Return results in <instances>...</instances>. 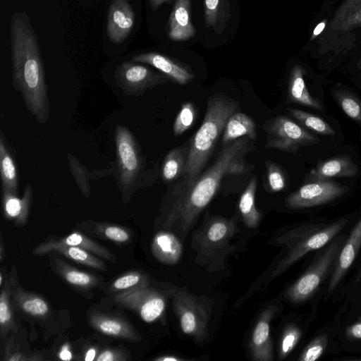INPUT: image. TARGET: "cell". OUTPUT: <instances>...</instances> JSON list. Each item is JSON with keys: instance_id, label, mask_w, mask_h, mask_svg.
Segmentation results:
<instances>
[{"instance_id": "cell-35", "label": "cell", "mask_w": 361, "mask_h": 361, "mask_svg": "<svg viewBox=\"0 0 361 361\" xmlns=\"http://www.w3.org/2000/svg\"><path fill=\"white\" fill-rule=\"evenodd\" d=\"M301 336L300 329L290 324L286 327L281 337L279 345V357L280 359L286 357L297 345Z\"/></svg>"}, {"instance_id": "cell-48", "label": "cell", "mask_w": 361, "mask_h": 361, "mask_svg": "<svg viewBox=\"0 0 361 361\" xmlns=\"http://www.w3.org/2000/svg\"><path fill=\"white\" fill-rule=\"evenodd\" d=\"M171 0H149L150 6L153 10L158 8L161 5L165 2L170 1Z\"/></svg>"}, {"instance_id": "cell-28", "label": "cell", "mask_w": 361, "mask_h": 361, "mask_svg": "<svg viewBox=\"0 0 361 361\" xmlns=\"http://www.w3.org/2000/svg\"><path fill=\"white\" fill-rule=\"evenodd\" d=\"M288 110L302 126L324 135H335V130L322 118L297 109H288Z\"/></svg>"}, {"instance_id": "cell-52", "label": "cell", "mask_w": 361, "mask_h": 361, "mask_svg": "<svg viewBox=\"0 0 361 361\" xmlns=\"http://www.w3.org/2000/svg\"><path fill=\"white\" fill-rule=\"evenodd\" d=\"M2 274L0 275V284L1 285L2 284V282H3V280H2Z\"/></svg>"}, {"instance_id": "cell-19", "label": "cell", "mask_w": 361, "mask_h": 361, "mask_svg": "<svg viewBox=\"0 0 361 361\" xmlns=\"http://www.w3.org/2000/svg\"><path fill=\"white\" fill-rule=\"evenodd\" d=\"M51 251H56L72 260L95 269H105L104 264L87 250L77 246L62 245L56 240H49L41 244L34 250L33 253L42 255Z\"/></svg>"}, {"instance_id": "cell-20", "label": "cell", "mask_w": 361, "mask_h": 361, "mask_svg": "<svg viewBox=\"0 0 361 361\" xmlns=\"http://www.w3.org/2000/svg\"><path fill=\"white\" fill-rule=\"evenodd\" d=\"M305 73V69L300 65L293 67L290 74L287 101L322 110V105L320 101L312 97L306 87Z\"/></svg>"}, {"instance_id": "cell-36", "label": "cell", "mask_w": 361, "mask_h": 361, "mask_svg": "<svg viewBox=\"0 0 361 361\" xmlns=\"http://www.w3.org/2000/svg\"><path fill=\"white\" fill-rule=\"evenodd\" d=\"M19 304L24 312L33 316H43L49 311L47 303L37 296H20Z\"/></svg>"}, {"instance_id": "cell-4", "label": "cell", "mask_w": 361, "mask_h": 361, "mask_svg": "<svg viewBox=\"0 0 361 361\" xmlns=\"http://www.w3.org/2000/svg\"><path fill=\"white\" fill-rule=\"evenodd\" d=\"M345 240V238L343 236L332 240L305 272L287 289L286 296L290 302H304L316 292L328 272L335 265Z\"/></svg>"}, {"instance_id": "cell-49", "label": "cell", "mask_w": 361, "mask_h": 361, "mask_svg": "<svg viewBox=\"0 0 361 361\" xmlns=\"http://www.w3.org/2000/svg\"><path fill=\"white\" fill-rule=\"evenodd\" d=\"M156 360H159V361H180V360H183V359L180 358L178 357H176L174 355H172V356L168 355V356L159 357V358L156 359Z\"/></svg>"}, {"instance_id": "cell-16", "label": "cell", "mask_w": 361, "mask_h": 361, "mask_svg": "<svg viewBox=\"0 0 361 361\" xmlns=\"http://www.w3.org/2000/svg\"><path fill=\"white\" fill-rule=\"evenodd\" d=\"M131 61L149 64L180 85H185L194 78L193 74L188 69L159 53L140 54L133 56Z\"/></svg>"}, {"instance_id": "cell-15", "label": "cell", "mask_w": 361, "mask_h": 361, "mask_svg": "<svg viewBox=\"0 0 361 361\" xmlns=\"http://www.w3.org/2000/svg\"><path fill=\"white\" fill-rule=\"evenodd\" d=\"M361 246V219L345 239L338 253L333 274L329 280L328 293H331L352 265Z\"/></svg>"}, {"instance_id": "cell-46", "label": "cell", "mask_w": 361, "mask_h": 361, "mask_svg": "<svg viewBox=\"0 0 361 361\" xmlns=\"http://www.w3.org/2000/svg\"><path fill=\"white\" fill-rule=\"evenodd\" d=\"M59 357L63 360H71L72 359V355L71 351L69 350L68 345H65L63 346L59 355Z\"/></svg>"}, {"instance_id": "cell-31", "label": "cell", "mask_w": 361, "mask_h": 361, "mask_svg": "<svg viewBox=\"0 0 361 361\" xmlns=\"http://www.w3.org/2000/svg\"><path fill=\"white\" fill-rule=\"evenodd\" d=\"M196 117V109L190 102H185L178 113L173 123V133L180 135L193 125Z\"/></svg>"}, {"instance_id": "cell-23", "label": "cell", "mask_w": 361, "mask_h": 361, "mask_svg": "<svg viewBox=\"0 0 361 361\" xmlns=\"http://www.w3.org/2000/svg\"><path fill=\"white\" fill-rule=\"evenodd\" d=\"M0 173L2 190L18 195L17 168L12 155L8 150L2 131L0 134Z\"/></svg>"}, {"instance_id": "cell-42", "label": "cell", "mask_w": 361, "mask_h": 361, "mask_svg": "<svg viewBox=\"0 0 361 361\" xmlns=\"http://www.w3.org/2000/svg\"><path fill=\"white\" fill-rule=\"evenodd\" d=\"M361 27V4L350 13L335 30L349 31Z\"/></svg>"}, {"instance_id": "cell-24", "label": "cell", "mask_w": 361, "mask_h": 361, "mask_svg": "<svg viewBox=\"0 0 361 361\" xmlns=\"http://www.w3.org/2000/svg\"><path fill=\"white\" fill-rule=\"evenodd\" d=\"M257 178L253 175L242 193L238 208L244 224L249 228H255L260 221L261 214L255 206V193Z\"/></svg>"}, {"instance_id": "cell-45", "label": "cell", "mask_w": 361, "mask_h": 361, "mask_svg": "<svg viewBox=\"0 0 361 361\" xmlns=\"http://www.w3.org/2000/svg\"><path fill=\"white\" fill-rule=\"evenodd\" d=\"M119 360L117 355L111 350H105L97 358V361H113Z\"/></svg>"}, {"instance_id": "cell-3", "label": "cell", "mask_w": 361, "mask_h": 361, "mask_svg": "<svg viewBox=\"0 0 361 361\" xmlns=\"http://www.w3.org/2000/svg\"><path fill=\"white\" fill-rule=\"evenodd\" d=\"M237 106L238 103L225 94H214L208 98L204 120L188 148L183 189L191 186L200 175L228 119Z\"/></svg>"}, {"instance_id": "cell-11", "label": "cell", "mask_w": 361, "mask_h": 361, "mask_svg": "<svg viewBox=\"0 0 361 361\" xmlns=\"http://www.w3.org/2000/svg\"><path fill=\"white\" fill-rule=\"evenodd\" d=\"M147 286L128 289L118 294L115 300L136 311L145 322L150 323L161 316L165 310L166 300L162 294Z\"/></svg>"}, {"instance_id": "cell-53", "label": "cell", "mask_w": 361, "mask_h": 361, "mask_svg": "<svg viewBox=\"0 0 361 361\" xmlns=\"http://www.w3.org/2000/svg\"><path fill=\"white\" fill-rule=\"evenodd\" d=\"M358 68L360 69H361V59L360 60V61L358 62V65H357Z\"/></svg>"}, {"instance_id": "cell-41", "label": "cell", "mask_w": 361, "mask_h": 361, "mask_svg": "<svg viewBox=\"0 0 361 361\" xmlns=\"http://www.w3.org/2000/svg\"><path fill=\"white\" fill-rule=\"evenodd\" d=\"M13 317L8 300V290L4 289L0 298V324L1 331H6L13 326Z\"/></svg>"}, {"instance_id": "cell-29", "label": "cell", "mask_w": 361, "mask_h": 361, "mask_svg": "<svg viewBox=\"0 0 361 361\" xmlns=\"http://www.w3.org/2000/svg\"><path fill=\"white\" fill-rule=\"evenodd\" d=\"M334 97L344 113L358 123L361 128V100L345 90H336Z\"/></svg>"}, {"instance_id": "cell-33", "label": "cell", "mask_w": 361, "mask_h": 361, "mask_svg": "<svg viewBox=\"0 0 361 361\" xmlns=\"http://www.w3.org/2000/svg\"><path fill=\"white\" fill-rule=\"evenodd\" d=\"M267 182L272 192L283 190L286 186V176L282 169L271 160L265 161Z\"/></svg>"}, {"instance_id": "cell-50", "label": "cell", "mask_w": 361, "mask_h": 361, "mask_svg": "<svg viewBox=\"0 0 361 361\" xmlns=\"http://www.w3.org/2000/svg\"><path fill=\"white\" fill-rule=\"evenodd\" d=\"M95 355H96V351L94 348L89 349L86 353L85 360L92 361L95 357Z\"/></svg>"}, {"instance_id": "cell-30", "label": "cell", "mask_w": 361, "mask_h": 361, "mask_svg": "<svg viewBox=\"0 0 361 361\" xmlns=\"http://www.w3.org/2000/svg\"><path fill=\"white\" fill-rule=\"evenodd\" d=\"M56 242L62 245L82 247L105 259L112 260L113 258L111 253L107 249L80 233H72L61 240H56Z\"/></svg>"}, {"instance_id": "cell-5", "label": "cell", "mask_w": 361, "mask_h": 361, "mask_svg": "<svg viewBox=\"0 0 361 361\" xmlns=\"http://www.w3.org/2000/svg\"><path fill=\"white\" fill-rule=\"evenodd\" d=\"M266 133L265 147L295 154L298 149L319 142L320 140L285 116L267 121L262 126Z\"/></svg>"}, {"instance_id": "cell-14", "label": "cell", "mask_w": 361, "mask_h": 361, "mask_svg": "<svg viewBox=\"0 0 361 361\" xmlns=\"http://www.w3.org/2000/svg\"><path fill=\"white\" fill-rule=\"evenodd\" d=\"M277 310L276 306L267 307L260 314L255 325L249 342L250 353L254 360L270 361L273 360L270 323Z\"/></svg>"}, {"instance_id": "cell-1", "label": "cell", "mask_w": 361, "mask_h": 361, "mask_svg": "<svg viewBox=\"0 0 361 361\" xmlns=\"http://www.w3.org/2000/svg\"><path fill=\"white\" fill-rule=\"evenodd\" d=\"M13 85L37 122L46 123L50 105L41 51L25 12H14L10 27Z\"/></svg>"}, {"instance_id": "cell-17", "label": "cell", "mask_w": 361, "mask_h": 361, "mask_svg": "<svg viewBox=\"0 0 361 361\" xmlns=\"http://www.w3.org/2000/svg\"><path fill=\"white\" fill-rule=\"evenodd\" d=\"M358 171V166L349 157L341 156L319 164L310 171L307 180L312 182L337 177L350 178L355 176Z\"/></svg>"}, {"instance_id": "cell-8", "label": "cell", "mask_w": 361, "mask_h": 361, "mask_svg": "<svg viewBox=\"0 0 361 361\" xmlns=\"http://www.w3.org/2000/svg\"><path fill=\"white\" fill-rule=\"evenodd\" d=\"M118 86L123 93L140 96L147 90L169 81L164 74L134 61H125L118 66L114 73Z\"/></svg>"}, {"instance_id": "cell-25", "label": "cell", "mask_w": 361, "mask_h": 361, "mask_svg": "<svg viewBox=\"0 0 361 361\" xmlns=\"http://www.w3.org/2000/svg\"><path fill=\"white\" fill-rule=\"evenodd\" d=\"M32 197V188L29 183L25 188L23 197L16 194L3 191V207L6 216L23 221L26 219Z\"/></svg>"}, {"instance_id": "cell-9", "label": "cell", "mask_w": 361, "mask_h": 361, "mask_svg": "<svg viewBox=\"0 0 361 361\" xmlns=\"http://www.w3.org/2000/svg\"><path fill=\"white\" fill-rule=\"evenodd\" d=\"M346 223L347 219H341L300 238L289 248L286 256L272 271L271 276H278L309 252L325 246L336 236Z\"/></svg>"}, {"instance_id": "cell-7", "label": "cell", "mask_w": 361, "mask_h": 361, "mask_svg": "<svg viewBox=\"0 0 361 361\" xmlns=\"http://www.w3.org/2000/svg\"><path fill=\"white\" fill-rule=\"evenodd\" d=\"M115 143L118 167V183L123 190H130L142 167L141 152L136 139L125 126L115 129Z\"/></svg>"}, {"instance_id": "cell-43", "label": "cell", "mask_w": 361, "mask_h": 361, "mask_svg": "<svg viewBox=\"0 0 361 361\" xmlns=\"http://www.w3.org/2000/svg\"><path fill=\"white\" fill-rule=\"evenodd\" d=\"M104 232L106 238L116 242H125L129 238L128 233L118 226H107Z\"/></svg>"}, {"instance_id": "cell-22", "label": "cell", "mask_w": 361, "mask_h": 361, "mask_svg": "<svg viewBox=\"0 0 361 361\" xmlns=\"http://www.w3.org/2000/svg\"><path fill=\"white\" fill-rule=\"evenodd\" d=\"M247 136L251 140L257 137L254 121L244 113H233L228 119L222 137V142L228 144L240 137Z\"/></svg>"}, {"instance_id": "cell-37", "label": "cell", "mask_w": 361, "mask_h": 361, "mask_svg": "<svg viewBox=\"0 0 361 361\" xmlns=\"http://www.w3.org/2000/svg\"><path fill=\"white\" fill-rule=\"evenodd\" d=\"M326 344V336L325 334L318 336L304 348L298 360L300 361L317 360L323 354Z\"/></svg>"}, {"instance_id": "cell-51", "label": "cell", "mask_w": 361, "mask_h": 361, "mask_svg": "<svg viewBox=\"0 0 361 361\" xmlns=\"http://www.w3.org/2000/svg\"><path fill=\"white\" fill-rule=\"evenodd\" d=\"M360 279H361V267H360V269L359 270V272H358V274L357 276V280L356 281H359L360 280Z\"/></svg>"}, {"instance_id": "cell-12", "label": "cell", "mask_w": 361, "mask_h": 361, "mask_svg": "<svg viewBox=\"0 0 361 361\" xmlns=\"http://www.w3.org/2000/svg\"><path fill=\"white\" fill-rule=\"evenodd\" d=\"M235 224L233 219L212 216L204 221L202 227L194 233L192 243L202 253L209 254L223 247L233 237Z\"/></svg>"}, {"instance_id": "cell-27", "label": "cell", "mask_w": 361, "mask_h": 361, "mask_svg": "<svg viewBox=\"0 0 361 361\" xmlns=\"http://www.w3.org/2000/svg\"><path fill=\"white\" fill-rule=\"evenodd\" d=\"M91 324L99 331L107 335L136 338L131 329L125 322L117 319L95 315L91 319Z\"/></svg>"}, {"instance_id": "cell-38", "label": "cell", "mask_w": 361, "mask_h": 361, "mask_svg": "<svg viewBox=\"0 0 361 361\" xmlns=\"http://www.w3.org/2000/svg\"><path fill=\"white\" fill-rule=\"evenodd\" d=\"M63 277L69 283L78 286H90L95 281L94 277L85 272L65 267L61 270Z\"/></svg>"}, {"instance_id": "cell-2", "label": "cell", "mask_w": 361, "mask_h": 361, "mask_svg": "<svg viewBox=\"0 0 361 361\" xmlns=\"http://www.w3.org/2000/svg\"><path fill=\"white\" fill-rule=\"evenodd\" d=\"M250 140L245 136L225 145L214 163L191 186L181 190L168 215L166 226L170 227L179 221L183 232L192 228L217 192L224 178L247 170L245 157L250 150Z\"/></svg>"}, {"instance_id": "cell-32", "label": "cell", "mask_w": 361, "mask_h": 361, "mask_svg": "<svg viewBox=\"0 0 361 361\" xmlns=\"http://www.w3.org/2000/svg\"><path fill=\"white\" fill-rule=\"evenodd\" d=\"M224 4V0H204L205 23L216 32L226 15Z\"/></svg>"}, {"instance_id": "cell-34", "label": "cell", "mask_w": 361, "mask_h": 361, "mask_svg": "<svg viewBox=\"0 0 361 361\" xmlns=\"http://www.w3.org/2000/svg\"><path fill=\"white\" fill-rule=\"evenodd\" d=\"M69 168L75 181L84 195L90 194V178L87 169L71 154H68Z\"/></svg>"}, {"instance_id": "cell-47", "label": "cell", "mask_w": 361, "mask_h": 361, "mask_svg": "<svg viewBox=\"0 0 361 361\" xmlns=\"http://www.w3.org/2000/svg\"><path fill=\"white\" fill-rule=\"evenodd\" d=\"M326 24V20H324L323 21L320 22L314 28L313 33L311 37V39H313L315 38L317 35H319L322 31L324 30Z\"/></svg>"}, {"instance_id": "cell-10", "label": "cell", "mask_w": 361, "mask_h": 361, "mask_svg": "<svg viewBox=\"0 0 361 361\" xmlns=\"http://www.w3.org/2000/svg\"><path fill=\"white\" fill-rule=\"evenodd\" d=\"M348 190L330 180H317L303 185L286 200L290 209H303L319 206L343 196Z\"/></svg>"}, {"instance_id": "cell-44", "label": "cell", "mask_w": 361, "mask_h": 361, "mask_svg": "<svg viewBox=\"0 0 361 361\" xmlns=\"http://www.w3.org/2000/svg\"><path fill=\"white\" fill-rule=\"evenodd\" d=\"M345 334L350 339L361 340V317L347 328Z\"/></svg>"}, {"instance_id": "cell-21", "label": "cell", "mask_w": 361, "mask_h": 361, "mask_svg": "<svg viewBox=\"0 0 361 361\" xmlns=\"http://www.w3.org/2000/svg\"><path fill=\"white\" fill-rule=\"evenodd\" d=\"M152 250L159 261L173 265L176 264L182 256L183 245L173 233L161 231L154 238Z\"/></svg>"}, {"instance_id": "cell-39", "label": "cell", "mask_w": 361, "mask_h": 361, "mask_svg": "<svg viewBox=\"0 0 361 361\" xmlns=\"http://www.w3.org/2000/svg\"><path fill=\"white\" fill-rule=\"evenodd\" d=\"M148 281L146 277L138 273H130L118 278L113 283V288L116 290H128L130 288L146 286Z\"/></svg>"}, {"instance_id": "cell-26", "label": "cell", "mask_w": 361, "mask_h": 361, "mask_svg": "<svg viewBox=\"0 0 361 361\" xmlns=\"http://www.w3.org/2000/svg\"><path fill=\"white\" fill-rule=\"evenodd\" d=\"M188 150L186 147H176L166 156L162 165L161 175L165 182H171L184 175Z\"/></svg>"}, {"instance_id": "cell-18", "label": "cell", "mask_w": 361, "mask_h": 361, "mask_svg": "<svg viewBox=\"0 0 361 361\" xmlns=\"http://www.w3.org/2000/svg\"><path fill=\"white\" fill-rule=\"evenodd\" d=\"M190 14V0H176L169 20V36L172 40L185 41L195 35Z\"/></svg>"}, {"instance_id": "cell-6", "label": "cell", "mask_w": 361, "mask_h": 361, "mask_svg": "<svg viewBox=\"0 0 361 361\" xmlns=\"http://www.w3.org/2000/svg\"><path fill=\"white\" fill-rule=\"evenodd\" d=\"M173 307L184 334L199 341L207 338L209 310L200 298L179 290L173 294Z\"/></svg>"}, {"instance_id": "cell-40", "label": "cell", "mask_w": 361, "mask_h": 361, "mask_svg": "<svg viewBox=\"0 0 361 361\" xmlns=\"http://www.w3.org/2000/svg\"><path fill=\"white\" fill-rule=\"evenodd\" d=\"M360 4L361 0H343L331 20V28L335 30L337 26Z\"/></svg>"}, {"instance_id": "cell-13", "label": "cell", "mask_w": 361, "mask_h": 361, "mask_svg": "<svg viewBox=\"0 0 361 361\" xmlns=\"http://www.w3.org/2000/svg\"><path fill=\"white\" fill-rule=\"evenodd\" d=\"M135 25V14L128 0H111L109 8L106 32L110 41L122 43Z\"/></svg>"}]
</instances>
